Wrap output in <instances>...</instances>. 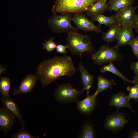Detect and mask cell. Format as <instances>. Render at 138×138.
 Wrapping results in <instances>:
<instances>
[{"mask_svg": "<svg viewBox=\"0 0 138 138\" xmlns=\"http://www.w3.org/2000/svg\"><path fill=\"white\" fill-rule=\"evenodd\" d=\"M76 70L71 57L65 55L42 61L37 66L35 75L42 86L44 87L62 76H72Z\"/></svg>", "mask_w": 138, "mask_h": 138, "instance_id": "6da1fadb", "label": "cell"}, {"mask_svg": "<svg viewBox=\"0 0 138 138\" xmlns=\"http://www.w3.org/2000/svg\"><path fill=\"white\" fill-rule=\"evenodd\" d=\"M98 0H55L52 11L53 14L83 13Z\"/></svg>", "mask_w": 138, "mask_h": 138, "instance_id": "7a4b0ae2", "label": "cell"}, {"mask_svg": "<svg viewBox=\"0 0 138 138\" xmlns=\"http://www.w3.org/2000/svg\"><path fill=\"white\" fill-rule=\"evenodd\" d=\"M66 40L67 49L72 55L79 56L85 52L91 53L93 49L91 38L87 34L77 32L68 34Z\"/></svg>", "mask_w": 138, "mask_h": 138, "instance_id": "3957f363", "label": "cell"}, {"mask_svg": "<svg viewBox=\"0 0 138 138\" xmlns=\"http://www.w3.org/2000/svg\"><path fill=\"white\" fill-rule=\"evenodd\" d=\"M72 16L71 13L53 14L48 19V25L50 30L55 33L68 34L77 32V29L71 24Z\"/></svg>", "mask_w": 138, "mask_h": 138, "instance_id": "277c9868", "label": "cell"}, {"mask_svg": "<svg viewBox=\"0 0 138 138\" xmlns=\"http://www.w3.org/2000/svg\"><path fill=\"white\" fill-rule=\"evenodd\" d=\"M124 56L119 47L115 46L109 47L108 45H103L94 54L91 59L94 64L98 65L106 64L115 61H121Z\"/></svg>", "mask_w": 138, "mask_h": 138, "instance_id": "5b68a950", "label": "cell"}, {"mask_svg": "<svg viewBox=\"0 0 138 138\" xmlns=\"http://www.w3.org/2000/svg\"><path fill=\"white\" fill-rule=\"evenodd\" d=\"M83 91V89L80 91L76 89L70 83H64L55 88L53 95L56 100L60 103H68L77 102Z\"/></svg>", "mask_w": 138, "mask_h": 138, "instance_id": "8992f818", "label": "cell"}, {"mask_svg": "<svg viewBox=\"0 0 138 138\" xmlns=\"http://www.w3.org/2000/svg\"><path fill=\"white\" fill-rule=\"evenodd\" d=\"M72 21L77 29L86 32L93 31L97 33H102L100 26L95 25L87 16L82 12L74 13Z\"/></svg>", "mask_w": 138, "mask_h": 138, "instance_id": "52a82bcc", "label": "cell"}, {"mask_svg": "<svg viewBox=\"0 0 138 138\" xmlns=\"http://www.w3.org/2000/svg\"><path fill=\"white\" fill-rule=\"evenodd\" d=\"M129 120L125 119L122 113L118 111L117 112L108 115L106 117L104 123L106 129L117 133L122 130Z\"/></svg>", "mask_w": 138, "mask_h": 138, "instance_id": "ba28073f", "label": "cell"}, {"mask_svg": "<svg viewBox=\"0 0 138 138\" xmlns=\"http://www.w3.org/2000/svg\"><path fill=\"white\" fill-rule=\"evenodd\" d=\"M16 118L6 108H0V129L6 135L12 128Z\"/></svg>", "mask_w": 138, "mask_h": 138, "instance_id": "9c48e42d", "label": "cell"}, {"mask_svg": "<svg viewBox=\"0 0 138 138\" xmlns=\"http://www.w3.org/2000/svg\"><path fill=\"white\" fill-rule=\"evenodd\" d=\"M132 24H127L121 25L117 38L116 47L129 45L135 38L133 32Z\"/></svg>", "mask_w": 138, "mask_h": 138, "instance_id": "30bf717a", "label": "cell"}, {"mask_svg": "<svg viewBox=\"0 0 138 138\" xmlns=\"http://www.w3.org/2000/svg\"><path fill=\"white\" fill-rule=\"evenodd\" d=\"M137 7L129 5L116 12L115 15L118 23L121 25L127 24H132L136 15L135 10Z\"/></svg>", "mask_w": 138, "mask_h": 138, "instance_id": "8fae6325", "label": "cell"}, {"mask_svg": "<svg viewBox=\"0 0 138 138\" xmlns=\"http://www.w3.org/2000/svg\"><path fill=\"white\" fill-rule=\"evenodd\" d=\"M97 95L95 92L91 95L88 94L87 97L83 100H78L77 102V109L78 111L84 115L91 114L95 108L96 98Z\"/></svg>", "mask_w": 138, "mask_h": 138, "instance_id": "7c38bea8", "label": "cell"}, {"mask_svg": "<svg viewBox=\"0 0 138 138\" xmlns=\"http://www.w3.org/2000/svg\"><path fill=\"white\" fill-rule=\"evenodd\" d=\"M37 80L38 78L35 75L30 74L27 75L22 80L19 87L17 89H14L13 94H26L30 92L36 85Z\"/></svg>", "mask_w": 138, "mask_h": 138, "instance_id": "4fadbf2b", "label": "cell"}, {"mask_svg": "<svg viewBox=\"0 0 138 138\" xmlns=\"http://www.w3.org/2000/svg\"><path fill=\"white\" fill-rule=\"evenodd\" d=\"M126 96V93L123 91H120L113 95L109 100V105L116 108L118 111L120 108L125 107L130 109L134 112Z\"/></svg>", "mask_w": 138, "mask_h": 138, "instance_id": "5bb4252c", "label": "cell"}, {"mask_svg": "<svg viewBox=\"0 0 138 138\" xmlns=\"http://www.w3.org/2000/svg\"><path fill=\"white\" fill-rule=\"evenodd\" d=\"M80 75L81 80L82 84L84 90H86L87 94L92 86L94 81V76L90 74L83 65L81 61L79 63L77 69Z\"/></svg>", "mask_w": 138, "mask_h": 138, "instance_id": "9a60e30c", "label": "cell"}, {"mask_svg": "<svg viewBox=\"0 0 138 138\" xmlns=\"http://www.w3.org/2000/svg\"><path fill=\"white\" fill-rule=\"evenodd\" d=\"M1 101L4 107L18 118L21 125V128L24 129L25 123L23 119L22 114L17 105L10 97H2L1 99Z\"/></svg>", "mask_w": 138, "mask_h": 138, "instance_id": "2e32d148", "label": "cell"}, {"mask_svg": "<svg viewBox=\"0 0 138 138\" xmlns=\"http://www.w3.org/2000/svg\"><path fill=\"white\" fill-rule=\"evenodd\" d=\"M90 20L92 22H98L99 25H104L110 27L118 23L116 15L107 16L102 14L97 15L91 17Z\"/></svg>", "mask_w": 138, "mask_h": 138, "instance_id": "e0dca14e", "label": "cell"}, {"mask_svg": "<svg viewBox=\"0 0 138 138\" xmlns=\"http://www.w3.org/2000/svg\"><path fill=\"white\" fill-rule=\"evenodd\" d=\"M107 10L106 2L102 0H99L90 6L86 12L87 16L91 17L102 14Z\"/></svg>", "mask_w": 138, "mask_h": 138, "instance_id": "ac0fdd59", "label": "cell"}, {"mask_svg": "<svg viewBox=\"0 0 138 138\" xmlns=\"http://www.w3.org/2000/svg\"><path fill=\"white\" fill-rule=\"evenodd\" d=\"M134 0H109L106 3L107 10L116 13L122 8L129 5H132Z\"/></svg>", "mask_w": 138, "mask_h": 138, "instance_id": "d6986e66", "label": "cell"}, {"mask_svg": "<svg viewBox=\"0 0 138 138\" xmlns=\"http://www.w3.org/2000/svg\"><path fill=\"white\" fill-rule=\"evenodd\" d=\"M121 25L118 23L109 27L108 31L103 33L102 38L108 44L110 42L117 39L118 33Z\"/></svg>", "mask_w": 138, "mask_h": 138, "instance_id": "ffe728a7", "label": "cell"}, {"mask_svg": "<svg viewBox=\"0 0 138 138\" xmlns=\"http://www.w3.org/2000/svg\"><path fill=\"white\" fill-rule=\"evenodd\" d=\"M97 87L95 91L97 95L108 89H112L113 85L116 84L114 79H109L99 75L97 78Z\"/></svg>", "mask_w": 138, "mask_h": 138, "instance_id": "44dd1931", "label": "cell"}, {"mask_svg": "<svg viewBox=\"0 0 138 138\" xmlns=\"http://www.w3.org/2000/svg\"><path fill=\"white\" fill-rule=\"evenodd\" d=\"M94 125L90 121H86L84 122L82 129L78 136L80 138H94L96 136Z\"/></svg>", "mask_w": 138, "mask_h": 138, "instance_id": "7402d4cb", "label": "cell"}, {"mask_svg": "<svg viewBox=\"0 0 138 138\" xmlns=\"http://www.w3.org/2000/svg\"><path fill=\"white\" fill-rule=\"evenodd\" d=\"M100 70L102 73L108 71L116 75L121 78L124 83L126 82L134 84V80H130L126 78L113 65V62L109 63L107 65L102 66L100 68Z\"/></svg>", "mask_w": 138, "mask_h": 138, "instance_id": "603a6c76", "label": "cell"}, {"mask_svg": "<svg viewBox=\"0 0 138 138\" xmlns=\"http://www.w3.org/2000/svg\"><path fill=\"white\" fill-rule=\"evenodd\" d=\"M12 82L10 79L7 77H1L0 91L3 97H9V92Z\"/></svg>", "mask_w": 138, "mask_h": 138, "instance_id": "cb8c5ba5", "label": "cell"}, {"mask_svg": "<svg viewBox=\"0 0 138 138\" xmlns=\"http://www.w3.org/2000/svg\"><path fill=\"white\" fill-rule=\"evenodd\" d=\"M126 90L129 92L128 95L126 96L128 100L133 99L137 101L138 99V86L135 85L133 86H128Z\"/></svg>", "mask_w": 138, "mask_h": 138, "instance_id": "d4e9b609", "label": "cell"}, {"mask_svg": "<svg viewBox=\"0 0 138 138\" xmlns=\"http://www.w3.org/2000/svg\"><path fill=\"white\" fill-rule=\"evenodd\" d=\"M12 138H36L35 136L31 134L30 133L25 130L24 129L21 128L18 132L11 136Z\"/></svg>", "mask_w": 138, "mask_h": 138, "instance_id": "484cf974", "label": "cell"}, {"mask_svg": "<svg viewBox=\"0 0 138 138\" xmlns=\"http://www.w3.org/2000/svg\"><path fill=\"white\" fill-rule=\"evenodd\" d=\"M54 39L53 38H50L48 40H46L42 44L43 49L48 53L52 52L56 47V44L53 41Z\"/></svg>", "mask_w": 138, "mask_h": 138, "instance_id": "4316f807", "label": "cell"}, {"mask_svg": "<svg viewBox=\"0 0 138 138\" xmlns=\"http://www.w3.org/2000/svg\"><path fill=\"white\" fill-rule=\"evenodd\" d=\"M134 56L138 59V35L129 44Z\"/></svg>", "mask_w": 138, "mask_h": 138, "instance_id": "83f0119b", "label": "cell"}, {"mask_svg": "<svg viewBox=\"0 0 138 138\" xmlns=\"http://www.w3.org/2000/svg\"><path fill=\"white\" fill-rule=\"evenodd\" d=\"M67 47L66 45L61 44L57 45L55 48L56 52H58L61 54H63L65 55L67 52L65 50L66 49H67Z\"/></svg>", "mask_w": 138, "mask_h": 138, "instance_id": "f1b7e54d", "label": "cell"}, {"mask_svg": "<svg viewBox=\"0 0 138 138\" xmlns=\"http://www.w3.org/2000/svg\"><path fill=\"white\" fill-rule=\"evenodd\" d=\"M130 67L135 74H138V60L136 62H133L131 64Z\"/></svg>", "mask_w": 138, "mask_h": 138, "instance_id": "f546056e", "label": "cell"}, {"mask_svg": "<svg viewBox=\"0 0 138 138\" xmlns=\"http://www.w3.org/2000/svg\"><path fill=\"white\" fill-rule=\"evenodd\" d=\"M132 25L133 28L135 29L136 32L138 33V14L136 15Z\"/></svg>", "mask_w": 138, "mask_h": 138, "instance_id": "4dcf8cb0", "label": "cell"}, {"mask_svg": "<svg viewBox=\"0 0 138 138\" xmlns=\"http://www.w3.org/2000/svg\"><path fill=\"white\" fill-rule=\"evenodd\" d=\"M128 138H138V131H132L128 136Z\"/></svg>", "mask_w": 138, "mask_h": 138, "instance_id": "1f68e13d", "label": "cell"}, {"mask_svg": "<svg viewBox=\"0 0 138 138\" xmlns=\"http://www.w3.org/2000/svg\"><path fill=\"white\" fill-rule=\"evenodd\" d=\"M6 70V69L0 63V75L5 72Z\"/></svg>", "mask_w": 138, "mask_h": 138, "instance_id": "d6a6232c", "label": "cell"}, {"mask_svg": "<svg viewBox=\"0 0 138 138\" xmlns=\"http://www.w3.org/2000/svg\"><path fill=\"white\" fill-rule=\"evenodd\" d=\"M133 80L134 81V84L138 86V74H135L133 78Z\"/></svg>", "mask_w": 138, "mask_h": 138, "instance_id": "836d02e7", "label": "cell"}, {"mask_svg": "<svg viewBox=\"0 0 138 138\" xmlns=\"http://www.w3.org/2000/svg\"><path fill=\"white\" fill-rule=\"evenodd\" d=\"M102 0L103 1H104L106 2L107 1V0Z\"/></svg>", "mask_w": 138, "mask_h": 138, "instance_id": "e575fe53", "label": "cell"}, {"mask_svg": "<svg viewBox=\"0 0 138 138\" xmlns=\"http://www.w3.org/2000/svg\"><path fill=\"white\" fill-rule=\"evenodd\" d=\"M137 4H138V3Z\"/></svg>", "mask_w": 138, "mask_h": 138, "instance_id": "d590c367", "label": "cell"}]
</instances>
